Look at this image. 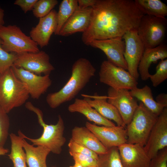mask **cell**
<instances>
[{
	"label": "cell",
	"instance_id": "6da1fadb",
	"mask_svg": "<svg viewBox=\"0 0 167 167\" xmlns=\"http://www.w3.org/2000/svg\"><path fill=\"white\" fill-rule=\"evenodd\" d=\"M92 8L90 25L81 37L87 45L94 40L122 37L137 29L144 15L132 0H96Z\"/></svg>",
	"mask_w": 167,
	"mask_h": 167
},
{
	"label": "cell",
	"instance_id": "7a4b0ae2",
	"mask_svg": "<svg viewBox=\"0 0 167 167\" xmlns=\"http://www.w3.org/2000/svg\"><path fill=\"white\" fill-rule=\"evenodd\" d=\"M96 69L91 62L85 58H80L73 63L69 79L59 91L50 93L46 100L49 106L54 109L71 101L86 86L95 75Z\"/></svg>",
	"mask_w": 167,
	"mask_h": 167
},
{
	"label": "cell",
	"instance_id": "3957f363",
	"mask_svg": "<svg viewBox=\"0 0 167 167\" xmlns=\"http://www.w3.org/2000/svg\"><path fill=\"white\" fill-rule=\"evenodd\" d=\"M25 107L28 109L36 114L38 122L43 128V132L41 136L36 139L27 137L20 130L18 131V135L29 140L33 146H42L47 148L53 153L60 154L62 150V147L66 141L64 136V123L61 116L58 115L56 124L48 125L44 121L43 113L39 108L35 106L29 101L25 103Z\"/></svg>",
	"mask_w": 167,
	"mask_h": 167
},
{
	"label": "cell",
	"instance_id": "277c9868",
	"mask_svg": "<svg viewBox=\"0 0 167 167\" xmlns=\"http://www.w3.org/2000/svg\"><path fill=\"white\" fill-rule=\"evenodd\" d=\"M29 96L26 86L11 67L0 74V107L6 113L25 103Z\"/></svg>",
	"mask_w": 167,
	"mask_h": 167
},
{
	"label": "cell",
	"instance_id": "5b68a950",
	"mask_svg": "<svg viewBox=\"0 0 167 167\" xmlns=\"http://www.w3.org/2000/svg\"><path fill=\"white\" fill-rule=\"evenodd\" d=\"M158 117L140 102L131 121L126 126V143L144 146Z\"/></svg>",
	"mask_w": 167,
	"mask_h": 167
},
{
	"label": "cell",
	"instance_id": "8992f818",
	"mask_svg": "<svg viewBox=\"0 0 167 167\" xmlns=\"http://www.w3.org/2000/svg\"><path fill=\"white\" fill-rule=\"evenodd\" d=\"M0 39L3 49L16 54L40 51L37 44L16 25L0 27Z\"/></svg>",
	"mask_w": 167,
	"mask_h": 167
},
{
	"label": "cell",
	"instance_id": "52a82bcc",
	"mask_svg": "<svg viewBox=\"0 0 167 167\" xmlns=\"http://www.w3.org/2000/svg\"><path fill=\"white\" fill-rule=\"evenodd\" d=\"M167 26L165 18L148 15L142 17L137 29L138 35L144 50L156 47L162 43Z\"/></svg>",
	"mask_w": 167,
	"mask_h": 167
},
{
	"label": "cell",
	"instance_id": "ba28073f",
	"mask_svg": "<svg viewBox=\"0 0 167 167\" xmlns=\"http://www.w3.org/2000/svg\"><path fill=\"white\" fill-rule=\"evenodd\" d=\"M99 75L101 83L114 89L131 90L137 87V80L128 71L108 60L102 62Z\"/></svg>",
	"mask_w": 167,
	"mask_h": 167
},
{
	"label": "cell",
	"instance_id": "9c48e42d",
	"mask_svg": "<svg viewBox=\"0 0 167 167\" xmlns=\"http://www.w3.org/2000/svg\"><path fill=\"white\" fill-rule=\"evenodd\" d=\"M122 38L125 42L123 55L128 71L137 80L139 76L138 67L144 50L143 44L138 35L137 29L127 32Z\"/></svg>",
	"mask_w": 167,
	"mask_h": 167
},
{
	"label": "cell",
	"instance_id": "30bf717a",
	"mask_svg": "<svg viewBox=\"0 0 167 167\" xmlns=\"http://www.w3.org/2000/svg\"><path fill=\"white\" fill-rule=\"evenodd\" d=\"M13 65L39 75H49L54 69L49 55L42 50L17 54Z\"/></svg>",
	"mask_w": 167,
	"mask_h": 167
},
{
	"label": "cell",
	"instance_id": "8fae6325",
	"mask_svg": "<svg viewBox=\"0 0 167 167\" xmlns=\"http://www.w3.org/2000/svg\"><path fill=\"white\" fill-rule=\"evenodd\" d=\"M107 96L108 102L116 108L124 123L127 125L138 106L135 98L131 95L128 90L116 89L110 87L108 89Z\"/></svg>",
	"mask_w": 167,
	"mask_h": 167
},
{
	"label": "cell",
	"instance_id": "7c38bea8",
	"mask_svg": "<svg viewBox=\"0 0 167 167\" xmlns=\"http://www.w3.org/2000/svg\"><path fill=\"white\" fill-rule=\"evenodd\" d=\"M167 147V108L158 116L144 149L151 159L161 150Z\"/></svg>",
	"mask_w": 167,
	"mask_h": 167
},
{
	"label": "cell",
	"instance_id": "4fadbf2b",
	"mask_svg": "<svg viewBox=\"0 0 167 167\" xmlns=\"http://www.w3.org/2000/svg\"><path fill=\"white\" fill-rule=\"evenodd\" d=\"M88 46L100 49L106 55L107 60L117 66L127 70L123 55L125 42L122 37L94 40Z\"/></svg>",
	"mask_w": 167,
	"mask_h": 167
},
{
	"label": "cell",
	"instance_id": "5bb4252c",
	"mask_svg": "<svg viewBox=\"0 0 167 167\" xmlns=\"http://www.w3.org/2000/svg\"><path fill=\"white\" fill-rule=\"evenodd\" d=\"M85 126L96 137L107 149L118 147L127 142L126 127L115 126H97L87 122Z\"/></svg>",
	"mask_w": 167,
	"mask_h": 167
},
{
	"label": "cell",
	"instance_id": "9a60e30c",
	"mask_svg": "<svg viewBox=\"0 0 167 167\" xmlns=\"http://www.w3.org/2000/svg\"><path fill=\"white\" fill-rule=\"evenodd\" d=\"M11 68L16 76L26 85L29 95L33 99H39L52 84L49 75H37L14 65Z\"/></svg>",
	"mask_w": 167,
	"mask_h": 167
},
{
	"label": "cell",
	"instance_id": "2e32d148",
	"mask_svg": "<svg viewBox=\"0 0 167 167\" xmlns=\"http://www.w3.org/2000/svg\"><path fill=\"white\" fill-rule=\"evenodd\" d=\"M57 12L53 10L48 15L39 19L38 24L30 32V36L40 47L48 45L51 37L57 27Z\"/></svg>",
	"mask_w": 167,
	"mask_h": 167
},
{
	"label": "cell",
	"instance_id": "e0dca14e",
	"mask_svg": "<svg viewBox=\"0 0 167 167\" xmlns=\"http://www.w3.org/2000/svg\"><path fill=\"white\" fill-rule=\"evenodd\" d=\"M118 148L124 167H149L151 159L144 146L126 143L119 146Z\"/></svg>",
	"mask_w": 167,
	"mask_h": 167
},
{
	"label": "cell",
	"instance_id": "ac0fdd59",
	"mask_svg": "<svg viewBox=\"0 0 167 167\" xmlns=\"http://www.w3.org/2000/svg\"><path fill=\"white\" fill-rule=\"evenodd\" d=\"M92 12V7L81 8L78 6L63 26L58 35L67 36L78 32H84L90 25Z\"/></svg>",
	"mask_w": 167,
	"mask_h": 167
},
{
	"label": "cell",
	"instance_id": "d6986e66",
	"mask_svg": "<svg viewBox=\"0 0 167 167\" xmlns=\"http://www.w3.org/2000/svg\"><path fill=\"white\" fill-rule=\"evenodd\" d=\"M84 99L92 107L105 118L114 121L117 126L126 127L122 118L116 108L108 102L106 96H93L82 95Z\"/></svg>",
	"mask_w": 167,
	"mask_h": 167
},
{
	"label": "cell",
	"instance_id": "ffe728a7",
	"mask_svg": "<svg viewBox=\"0 0 167 167\" xmlns=\"http://www.w3.org/2000/svg\"><path fill=\"white\" fill-rule=\"evenodd\" d=\"M167 58V46L163 43L152 49H145L138 67V71L141 79L146 81L150 74L149 69L152 63Z\"/></svg>",
	"mask_w": 167,
	"mask_h": 167
},
{
	"label": "cell",
	"instance_id": "44dd1931",
	"mask_svg": "<svg viewBox=\"0 0 167 167\" xmlns=\"http://www.w3.org/2000/svg\"><path fill=\"white\" fill-rule=\"evenodd\" d=\"M71 139L98 155L104 154L108 151V149L94 134L86 126H75L72 130Z\"/></svg>",
	"mask_w": 167,
	"mask_h": 167
},
{
	"label": "cell",
	"instance_id": "7402d4cb",
	"mask_svg": "<svg viewBox=\"0 0 167 167\" xmlns=\"http://www.w3.org/2000/svg\"><path fill=\"white\" fill-rule=\"evenodd\" d=\"M68 109L71 113L77 112L83 114L88 120L98 125L109 126H116L111 121L102 117L84 99L76 98L74 102L69 105Z\"/></svg>",
	"mask_w": 167,
	"mask_h": 167
},
{
	"label": "cell",
	"instance_id": "603a6c76",
	"mask_svg": "<svg viewBox=\"0 0 167 167\" xmlns=\"http://www.w3.org/2000/svg\"><path fill=\"white\" fill-rule=\"evenodd\" d=\"M22 144L28 167H47L46 158L50 152L48 149L41 145L34 147L28 143L23 138Z\"/></svg>",
	"mask_w": 167,
	"mask_h": 167
},
{
	"label": "cell",
	"instance_id": "cb8c5ba5",
	"mask_svg": "<svg viewBox=\"0 0 167 167\" xmlns=\"http://www.w3.org/2000/svg\"><path fill=\"white\" fill-rule=\"evenodd\" d=\"M130 91L133 97L140 101L146 107L158 116L165 108L154 100L152 90L147 85L141 88L137 87Z\"/></svg>",
	"mask_w": 167,
	"mask_h": 167
},
{
	"label": "cell",
	"instance_id": "d4e9b609",
	"mask_svg": "<svg viewBox=\"0 0 167 167\" xmlns=\"http://www.w3.org/2000/svg\"><path fill=\"white\" fill-rule=\"evenodd\" d=\"M136 6L144 15L160 18L167 15V6L160 0H135Z\"/></svg>",
	"mask_w": 167,
	"mask_h": 167
},
{
	"label": "cell",
	"instance_id": "484cf974",
	"mask_svg": "<svg viewBox=\"0 0 167 167\" xmlns=\"http://www.w3.org/2000/svg\"><path fill=\"white\" fill-rule=\"evenodd\" d=\"M9 136L11 151L8 156L13 162V167H27L26 154L22 144V137L13 133Z\"/></svg>",
	"mask_w": 167,
	"mask_h": 167
},
{
	"label": "cell",
	"instance_id": "4316f807",
	"mask_svg": "<svg viewBox=\"0 0 167 167\" xmlns=\"http://www.w3.org/2000/svg\"><path fill=\"white\" fill-rule=\"evenodd\" d=\"M78 7V0H63L57 12L58 25L54 33L58 35L63 26Z\"/></svg>",
	"mask_w": 167,
	"mask_h": 167
},
{
	"label": "cell",
	"instance_id": "83f0119b",
	"mask_svg": "<svg viewBox=\"0 0 167 167\" xmlns=\"http://www.w3.org/2000/svg\"><path fill=\"white\" fill-rule=\"evenodd\" d=\"M96 167H124L121 161L118 147L108 149L107 152L99 155Z\"/></svg>",
	"mask_w": 167,
	"mask_h": 167
},
{
	"label": "cell",
	"instance_id": "f1b7e54d",
	"mask_svg": "<svg viewBox=\"0 0 167 167\" xmlns=\"http://www.w3.org/2000/svg\"><path fill=\"white\" fill-rule=\"evenodd\" d=\"M58 3L57 0H38L32 10L34 16L38 18L48 15Z\"/></svg>",
	"mask_w": 167,
	"mask_h": 167
},
{
	"label": "cell",
	"instance_id": "f546056e",
	"mask_svg": "<svg viewBox=\"0 0 167 167\" xmlns=\"http://www.w3.org/2000/svg\"><path fill=\"white\" fill-rule=\"evenodd\" d=\"M152 86L156 87L167 79V59L160 61L156 67V72L149 77Z\"/></svg>",
	"mask_w": 167,
	"mask_h": 167
},
{
	"label": "cell",
	"instance_id": "4dcf8cb0",
	"mask_svg": "<svg viewBox=\"0 0 167 167\" xmlns=\"http://www.w3.org/2000/svg\"><path fill=\"white\" fill-rule=\"evenodd\" d=\"M16 56V54L7 52L3 49L0 39V74L12 67Z\"/></svg>",
	"mask_w": 167,
	"mask_h": 167
},
{
	"label": "cell",
	"instance_id": "1f68e13d",
	"mask_svg": "<svg viewBox=\"0 0 167 167\" xmlns=\"http://www.w3.org/2000/svg\"><path fill=\"white\" fill-rule=\"evenodd\" d=\"M10 119L6 113L0 107V147H4L9 135Z\"/></svg>",
	"mask_w": 167,
	"mask_h": 167
},
{
	"label": "cell",
	"instance_id": "d6a6232c",
	"mask_svg": "<svg viewBox=\"0 0 167 167\" xmlns=\"http://www.w3.org/2000/svg\"><path fill=\"white\" fill-rule=\"evenodd\" d=\"M69 152L79 153L98 159V155L84 146L70 139L68 144Z\"/></svg>",
	"mask_w": 167,
	"mask_h": 167
},
{
	"label": "cell",
	"instance_id": "836d02e7",
	"mask_svg": "<svg viewBox=\"0 0 167 167\" xmlns=\"http://www.w3.org/2000/svg\"><path fill=\"white\" fill-rule=\"evenodd\" d=\"M75 162L79 163L83 167H96L97 160L79 153L69 152Z\"/></svg>",
	"mask_w": 167,
	"mask_h": 167
},
{
	"label": "cell",
	"instance_id": "e575fe53",
	"mask_svg": "<svg viewBox=\"0 0 167 167\" xmlns=\"http://www.w3.org/2000/svg\"><path fill=\"white\" fill-rule=\"evenodd\" d=\"M149 167H167V147L160 151L151 159Z\"/></svg>",
	"mask_w": 167,
	"mask_h": 167
},
{
	"label": "cell",
	"instance_id": "d590c367",
	"mask_svg": "<svg viewBox=\"0 0 167 167\" xmlns=\"http://www.w3.org/2000/svg\"><path fill=\"white\" fill-rule=\"evenodd\" d=\"M38 0H16L14 4L19 6L25 13L32 10Z\"/></svg>",
	"mask_w": 167,
	"mask_h": 167
},
{
	"label": "cell",
	"instance_id": "8d00e7d4",
	"mask_svg": "<svg viewBox=\"0 0 167 167\" xmlns=\"http://www.w3.org/2000/svg\"><path fill=\"white\" fill-rule=\"evenodd\" d=\"M96 1V0H78V6L81 8L92 7Z\"/></svg>",
	"mask_w": 167,
	"mask_h": 167
},
{
	"label": "cell",
	"instance_id": "74e56055",
	"mask_svg": "<svg viewBox=\"0 0 167 167\" xmlns=\"http://www.w3.org/2000/svg\"><path fill=\"white\" fill-rule=\"evenodd\" d=\"M156 101L158 103L163 106L165 107H167V95L164 93L158 95L156 97Z\"/></svg>",
	"mask_w": 167,
	"mask_h": 167
},
{
	"label": "cell",
	"instance_id": "f35d334b",
	"mask_svg": "<svg viewBox=\"0 0 167 167\" xmlns=\"http://www.w3.org/2000/svg\"><path fill=\"white\" fill-rule=\"evenodd\" d=\"M4 10L0 6V27L4 25Z\"/></svg>",
	"mask_w": 167,
	"mask_h": 167
},
{
	"label": "cell",
	"instance_id": "ab89813d",
	"mask_svg": "<svg viewBox=\"0 0 167 167\" xmlns=\"http://www.w3.org/2000/svg\"><path fill=\"white\" fill-rule=\"evenodd\" d=\"M9 150L4 147H0V156L5 155L8 152Z\"/></svg>",
	"mask_w": 167,
	"mask_h": 167
},
{
	"label": "cell",
	"instance_id": "60d3db41",
	"mask_svg": "<svg viewBox=\"0 0 167 167\" xmlns=\"http://www.w3.org/2000/svg\"><path fill=\"white\" fill-rule=\"evenodd\" d=\"M70 167H83V166L78 162H75V164L72 166H71Z\"/></svg>",
	"mask_w": 167,
	"mask_h": 167
},
{
	"label": "cell",
	"instance_id": "b9f144b4",
	"mask_svg": "<svg viewBox=\"0 0 167 167\" xmlns=\"http://www.w3.org/2000/svg\"><path fill=\"white\" fill-rule=\"evenodd\" d=\"M56 167V166H53V167Z\"/></svg>",
	"mask_w": 167,
	"mask_h": 167
}]
</instances>
